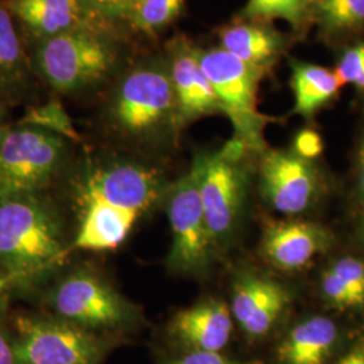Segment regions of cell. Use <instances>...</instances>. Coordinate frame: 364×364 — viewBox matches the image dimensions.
<instances>
[{
	"mask_svg": "<svg viewBox=\"0 0 364 364\" xmlns=\"http://www.w3.org/2000/svg\"><path fill=\"white\" fill-rule=\"evenodd\" d=\"M63 177L76 215L73 247L81 251L120 247L168 192L159 170L126 156L84 154L70 161Z\"/></svg>",
	"mask_w": 364,
	"mask_h": 364,
	"instance_id": "6da1fadb",
	"label": "cell"
},
{
	"mask_svg": "<svg viewBox=\"0 0 364 364\" xmlns=\"http://www.w3.org/2000/svg\"><path fill=\"white\" fill-rule=\"evenodd\" d=\"M72 251L73 235L48 196L0 198V263L19 293L57 278Z\"/></svg>",
	"mask_w": 364,
	"mask_h": 364,
	"instance_id": "7a4b0ae2",
	"label": "cell"
},
{
	"mask_svg": "<svg viewBox=\"0 0 364 364\" xmlns=\"http://www.w3.org/2000/svg\"><path fill=\"white\" fill-rule=\"evenodd\" d=\"M107 126L135 144H156L180 127L166 58H149L117 78L105 107Z\"/></svg>",
	"mask_w": 364,
	"mask_h": 364,
	"instance_id": "3957f363",
	"label": "cell"
},
{
	"mask_svg": "<svg viewBox=\"0 0 364 364\" xmlns=\"http://www.w3.org/2000/svg\"><path fill=\"white\" fill-rule=\"evenodd\" d=\"M36 77L60 95L91 91L117 73L122 49L108 26L80 27L31 45Z\"/></svg>",
	"mask_w": 364,
	"mask_h": 364,
	"instance_id": "277c9868",
	"label": "cell"
},
{
	"mask_svg": "<svg viewBox=\"0 0 364 364\" xmlns=\"http://www.w3.org/2000/svg\"><path fill=\"white\" fill-rule=\"evenodd\" d=\"M72 144L34 126H7L0 144V198L46 195L68 169Z\"/></svg>",
	"mask_w": 364,
	"mask_h": 364,
	"instance_id": "5b68a950",
	"label": "cell"
},
{
	"mask_svg": "<svg viewBox=\"0 0 364 364\" xmlns=\"http://www.w3.org/2000/svg\"><path fill=\"white\" fill-rule=\"evenodd\" d=\"M50 314L93 332L127 328L138 312L105 277L88 266H78L54 278L45 291Z\"/></svg>",
	"mask_w": 364,
	"mask_h": 364,
	"instance_id": "8992f818",
	"label": "cell"
},
{
	"mask_svg": "<svg viewBox=\"0 0 364 364\" xmlns=\"http://www.w3.org/2000/svg\"><path fill=\"white\" fill-rule=\"evenodd\" d=\"M11 324L16 364H102L107 353L97 332L50 313H19Z\"/></svg>",
	"mask_w": 364,
	"mask_h": 364,
	"instance_id": "52a82bcc",
	"label": "cell"
},
{
	"mask_svg": "<svg viewBox=\"0 0 364 364\" xmlns=\"http://www.w3.org/2000/svg\"><path fill=\"white\" fill-rule=\"evenodd\" d=\"M198 60L218 96L221 111L234 124L236 139L247 144L248 149H260L266 117L258 112L257 92L263 70L221 48L198 50Z\"/></svg>",
	"mask_w": 364,
	"mask_h": 364,
	"instance_id": "ba28073f",
	"label": "cell"
},
{
	"mask_svg": "<svg viewBox=\"0 0 364 364\" xmlns=\"http://www.w3.org/2000/svg\"><path fill=\"white\" fill-rule=\"evenodd\" d=\"M166 210L171 231L168 266L174 273H204L215 248L198 192L193 166L166 192Z\"/></svg>",
	"mask_w": 364,
	"mask_h": 364,
	"instance_id": "9c48e42d",
	"label": "cell"
},
{
	"mask_svg": "<svg viewBox=\"0 0 364 364\" xmlns=\"http://www.w3.org/2000/svg\"><path fill=\"white\" fill-rule=\"evenodd\" d=\"M193 168L209 232L216 246L228 239L239 221L246 197V176L239 161L221 151L198 156Z\"/></svg>",
	"mask_w": 364,
	"mask_h": 364,
	"instance_id": "30bf717a",
	"label": "cell"
},
{
	"mask_svg": "<svg viewBox=\"0 0 364 364\" xmlns=\"http://www.w3.org/2000/svg\"><path fill=\"white\" fill-rule=\"evenodd\" d=\"M260 188L275 210L293 216L312 207L321 181L311 161L293 151H269L260 165Z\"/></svg>",
	"mask_w": 364,
	"mask_h": 364,
	"instance_id": "8fae6325",
	"label": "cell"
},
{
	"mask_svg": "<svg viewBox=\"0 0 364 364\" xmlns=\"http://www.w3.org/2000/svg\"><path fill=\"white\" fill-rule=\"evenodd\" d=\"M31 45L80 27L108 26L84 0H4Z\"/></svg>",
	"mask_w": 364,
	"mask_h": 364,
	"instance_id": "7c38bea8",
	"label": "cell"
},
{
	"mask_svg": "<svg viewBox=\"0 0 364 364\" xmlns=\"http://www.w3.org/2000/svg\"><path fill=\"white\" fill-rule=\"evenodd\" d=\"M290 304V293L277 281L247 274L235 284L231 313L248 338L266 336Z\"/></svg>",
	"mask_w": 364,
	"mask_h": 364,
	"instance_id": "4fadbf2b",
	"label": "cell"
},
{
	"mask_svg": "<svg viewBox=\"0 0 364 364\" xmlns=\"http://www.w3.org/2000/svg\"><path fill=\"white\" fill-rule=\"evenodd\" d=\"M332 240L326 227L312 221H274L264 230L260 250L275 267L294 272L326 251Z\"/></svg>",
	"mask_w": 364,
	"mask_h": 364,
	"instance_id": "5bb4252c",
	"label": "cell"
},
{
	"mask_svg": "<svg viewBox=\"0 0 364 364\" xmlns=\"http://www.w3.org/2000/svg\"><path fill=\"white\" fill-rule=\"evenodd\" d=\"M177 99L180 127L197 117L221 111L220 103L198 60V50L186 41L170 43L166 57Z\"/></svg>",
	"mask_w": 364,
	"mask_h": 364,
	"instance_id": "9a60e30c",
	"label": "cell"
},
{
	"mask_svg": "<svg viewBox=\"0 0 364 364\" xmlns=\"http://www.w3.org/2000/svg\"><path fill=\"white\" fill-rule=\"evenodd\" d=\"M232 328L231 309L221 301L207 299L176 313L169 333L189 351L221 352L231 340Z\"/></svg>",
	"mask_w": 364,
	"mask_h": 364,
	"instance_id": "2e32d148",
	"label": "cell"
},
{
	"mask_svg": "<svg viewBox=\"0 0 364 364\" xmlns=\"http://www.w3.org/2000/svg\"><path fill=\"white\" fill-rule=\"evenodd\" d=\"M36 75L22 31L0 0V105L22 102L33 90Z\"/></svg>",
	"mask_w": 364,
	"mask_h": 364,
	"instance_id": "e0dca14e",
	"label": "cell"
},
{
	"mask_svg": "<svg viewBox=\"0 0 364 364\" xmlns=\"http://www.w3.org/2000/svg\"><path fill=\"white\" fill-rule=\"evenodd\" d=\"M338 340V326L316 316L294 326L277 350L281 364H326Z\"/></svg>",
	"mask_w": 364,
	"mask_h": 364,
	"instance_id": "ac0fdd59",
	"label": "cell"
},
{
	"mask_svg": "<svg viewBox=\"0 0 364 364\" xmlns=\"http://www.w3.org/2000/svg\"><path fill=\"white\" fill-rule=\"evenodd\" d=\"M221 49L248 65L264 72L284 50L282 36L269 27L254 23H237L220 33Z\"/></svg>",
	"mask_w": 364,
	"mask_h": 364,
	"instance_id": "d6986e66",
	"label": "cell"
},
{
	"mask_svg": "<svg viewBox=\"0 0 364 364\" xmlns=\"http://www.w3.org/2000/svg\"><path fill=\"white\" fill-rule=\"evenodd\" d=\"M291 90L294 95V114L311 117L333 100L341 88L336 72L323 66L291 61Z\"/></svg>",
	"mask_w": 364,
	"mask_h": 364,
	"instance_id": "ffe728a7",
	"label": "cell"
},
{
	"mask_svg": "<svg viewBox=\"0 0 364 364\" xmlns=\"http://www.w3.org/2000/svg\"><path fill=\"white\" fill-rule=\"evenodd\" d=\"M183 0H139L130 22L134 28L144 34H156L181 13Z\"/></svg>",
	"mask_w": 364,
	"mask_h": 364,
	"instance_id": "44dd1931",
	"label": "cell"
},
{
	"mask_svg": "<svg viewBox=\"0 0 364 364\" xmlns=\"http://www.w3.org/2000/svg\"><path fill=\"white\" fill-rule=\"evenodd\" d=\"M18 123L34 126L57 134L73 144L81 142V138L77 130L75 129V124L72 123V119L68 115L63 105L57 100H50L46 105L33 107Z\"/></svg>",
	"mask_w": 364,
	"mask_h": 364,
	"instance_id": "7402d4cb",
	"label": "cell"
},
{
	"mask_svg": "<svg viewBox=\"0 0 364 364\" xmlns=\"http://www.w3.org/2000/svg\"><path fill=\"white\" fill-rule=\"evenodd\" d=\"M311 0H248L245 14L255 19L282 18L299 26L309 10Z\"/></svg>",
	"mask_w": 364,
	"mask_h": 364,
	"instance_id": "603a6c76",
	"label": "cell"
},
{
	"mask_svg": "<svg viewBox=\"0 0 364 364\" xmlns=\"http://www.w3.org/2000/svg\"><path fill=\"white\" fill-rule=\"evenodd\" d=\"M318 13L331 30H347L364 25V0H321Z\"/></svg>",
	"mask_w": 364,
	"mask_h": 364,
	"instance_id": "cb8c5ba5",
	"label": "cell"
},
{
	"mask_svg": "<svg viewBox=\"0 0 364 364\" xmlns=\"http://www.w3.org/2000/svg\"><path fill=\"white\" fill-rule=\"evenodd\" d=\"M320 287L324 299L338 309H359L363 308L360 299L347 284L331 267L321 275Z\"/></svg>",
	"mask_w": 364,
	"mask_h": 364,
	"instance_id": "d4e9b609",
	"label": "cell"
},
{
	"mask_svg": "<svg viewBox=\"0 0 364 364\" xmlns=\"http://www.w3.org/2000/svg\"><path fill=\"white\" fill-rule=\"evenodd\" d=\"M336 75L341 84H351L364 92V43H359L343 53Z\"/></svg>",
	"mask_w": 364,
	"mask_h": 364,
	"instance_id": "484cf974",
	"label": "cell"
},
{
	"mask_svg": "<svg viewBox=\"0 0 364 364\" xmlns=\"http://www.w3.org/2000/svg\"><path fill=\"white\" fill-rule=\"evenodd\" d=\"M92 13L107 23L114 21H130L139 0H84Z\"/></svg>",
	"mask_w": 364,
	"mask_h": 364,
	"instance_id": "4316f807",
	"label": "cell"
},
{
	"mask_svg": "<svg viewBox=\"0 0 364 364\" xmlns=\"http://www.w3.org/2000/svg\"><path fill=\"white\" fill-rule=\"evenodd\" d=\"M331 269L347 284L364 306V260L344 257L332 264Z\"/></svg>",
	"mask_w": 364,
	"mask_h": 364,
	"instance_id": "83f0119b",
	"label": "cell"
},
{
	"mask_svg": "<svg viewBox=\"0 0 364 364\" xmlns=\"http://www.w3.org/2000/svg\"><path fill=\"white\" fill-rule=\"evenodd\" d=\"M323 149H324L323 139L318 135V132L314 130H308V129L301 130L294 138L293 153H296L297 156L306 161H312L314 158H317L323 153Z\"/></svg>",
	"mask_w": 364,
	"mask_h": 364,
	"instance_id": "f1b7e54d",
	"label": "cell"
},
{
	"mask_svg": "<svg viewBox=\"0 0 364 364\" xmlns=\"http://www.w3.org/2000/svg\"><path fill=\"white\" fill-rule=\"evenodd\" d=\"M165 364H260L259 362H240L223 355L221 352L188 351Z\"/></svg>",
	"mask_w": 364,
	"mask_h": 364,
	"instance_id": "f546056e",
	"label": "cell"
},
{
	"mask_svg": "<svg viewBox=\"0 0 364 364\" xmlns=\"http://www.w3.org/2000/svg\"><path fill=\"white\" fill-rule=\"evenodd\" d=\"M0 364H16L13 332L7 326L6 314H0Z\"/></svg>",
	"mask_w": 364,
	"mask_h": 364,
	"instance_id": "4dcf8cb0",
	"label": "cell"
},
{
	"mask_svg": "<svg viewBox=\"0 0 364 364\" xmlns=\"http://www.w3.org/2000/svg\"><path fill=\"white\" fill-rule=\"evenodd\" d=\"M19 293L13 277L0 263V314H7V308L14 294Z\"/></svg>",
	"mask_w": 364,
	"mask_h": 364,
	"instance_id": "1f68e13d",
	"label": "cell"
},
{
	"mask_svg": "<svg viewBox=\"0 0 364 364\" xmlns=\"http://www.w3.org/2000/svg\"><path fill=\"white\" fill-rule=\"evenodd\" d=\"M336 364H364V341H359Z\"/></svg>",
	"mask_w": 364,
	"mask_h": 364,
	"instance_id": "d6a6232c",
	"label": "cell"
},
{
	"mask_svg": "<svg viewBox=\"0 0 364 364\" xmlns=\"http://www.w3.org/2000/svg\"><path fill=\"white\" fill-rule=\"evenodd\" d=\"M358 183L360 193L364 196V139L358 151Z\"/></svg>",
	"mask_w": 364,
	"mask_h": 364,
	"instance_id": "836d02e7",
	"label": "cell"
},
{
	"mask_svg": "<svg viewBox=\"0 0 364 364\" xmlns=\"http://www.w3.org/2000/svg\"><path fill=\"white\" fill-rule=\"evenodd\" d=\"M3 105H0V144H1V139H3V135L6 132L7 129V124L4 123V111H3Z\"/></svg>",
	"mask_w": 364,
	"mask_h": 364,
	"instance_id": "e575fe53",
	"label": "cell"
},
{
	"mask_svg": "<svg viewBox=\"0 0 364 364\" xmlns=\"http://www.w3.org/2000/svg\"><path fill=\"white\" fill-rule=\"evenodd\" d=\"M359 227H360V234H362L364 239V208L362 210V215H360V224H359Z\"/></svg>",
	"mask_w": 364,
	"mask_h": 364,
	"instance_id": "d590c367",
	"label": "cell"
}]
</instances>
